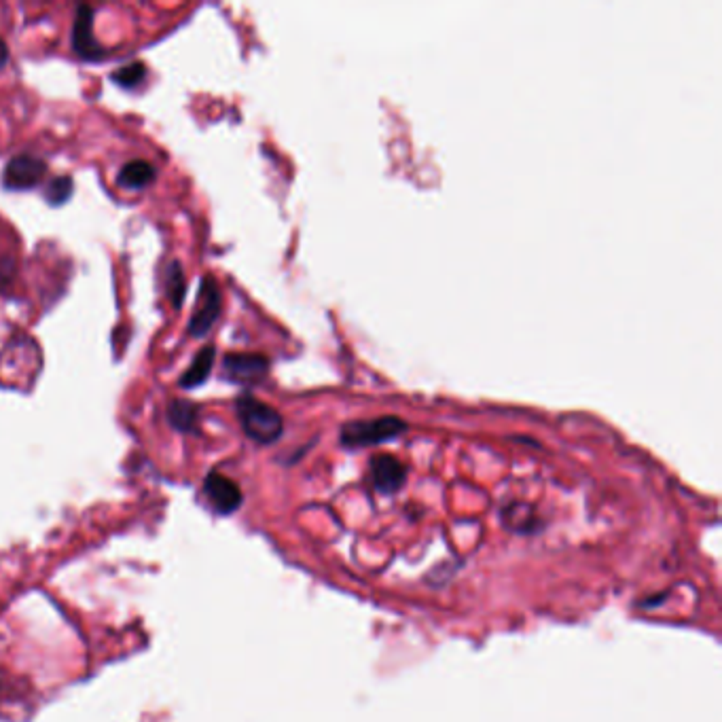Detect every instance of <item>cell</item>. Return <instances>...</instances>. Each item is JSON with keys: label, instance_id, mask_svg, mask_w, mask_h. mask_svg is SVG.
I'll return each mask as SVG.
<instances>
[{"label": "cell", "instance_id": "3", "mask_svg": "<svg viewBox=\"0 0 722 722\" xmlns=\"http://www.w3.org/2000/svg\"><path fill=\"white\" fill-rule=\"evenodd\" d=\"M221 291L219 284L212 276H204L200 282V297H197V305L193 310L191 322H189V335L191 337H206L214 322L221 316Z\"/></svg>", "mask_w": 722, "mask_h": 722}, {"label": "cell", "instance_id": "2", "mask_svg": "<svg viewBox=\"0 0 722 722\" xmlns=\"http://www.w3.org/2000/svg\"><path fill=\"white\" fill-rule=\"evenodd\" d=\"M405 430H407L405 420L396 418V415H384V418L356 420V422L344 424L339 439L344 447L360 449V447H371V445H379V443H386L390 439L401 437Z\"/></svg>", "mask_w": 722, "mask_h": 722}, {"label": "cell", "instance_id": "10", "mask_svg": "<svg viewBox=\"0 0 722 722\" xmlns=\"http://www.w3.org/2000/svg\"><path fill=\"white\" fill-rule=\"evenodd\" d=\"M214 356H216V348L214 346H206L200 350V354L195 356L193 365L183 373V377L178 379L180 388H197L200 384H204L212 367H214Z\"/></svg>", "mask_w": 722, "mask_h": 722}, {"label": "cell", "instance_id": "1", "mask_svg": "<svg viewBox=\"0 0 722 722\" xmlns=\"http://www.w3.org/2000/svg\"><path fill=\"white\" fill-rule=\"evenodd\" d=\"M236 409L240 424L252 441L269 445L276 443L282 437L284 432L282 415L272 405H267L250 394H242L236 401Z\"/></svg>", "mask_w": 722, "mask_h": 722}, {"label": "cell", "instance_id": "11", "mask_svg": "<svg viewBox=\"0 0 722 722\" xmlns=\"http://www.w3.org/2000/svg\"><path fill=\"white\" fill-rule=\"evenodd\" d=\"M168 420L176 430L189 432L197 420V407L185 399H174L168 407Z\"/></svg>", "mask_w": 722, "mask_h": 722}, {"label": "cell", "instance_id": "15", "mask_svg": "<svg viewBox=\"0 0 722 722\" xmlns=\"http://www.w3.org/2000/svg\"><path fill=\"white\" fill-rule=\"evenodd\" d=\"M13 269H15V265L11 259H5V257L0 259V288H3L13 278Z\"/></svg>", "mask_w": 722, "mask_h": 722}, {"label": "cell", "instance_id": "8", "mask_svg": "<svg viewBox=\"0 0 722 722\" xmlns=\"http://www.w3.org/2000/svg\"><path fill=\"white\" fill-rule=\"evenodd\" d=\"M204 494L216 513L229 515L236 513L242 504V490L236 481L221 473H210L204 481Z\"/></svg>", "mask_w": 722, "mask_h": 722}, {"label": "cell", "instance_id": "7", "mask_svg": "<svg viewBox=\"0 0 722 722\" xmlns=\"http://www.w3.org/2000/svg\"><path fill=\"white\" fill-rule=\"evenodd\" d=\"M72 51L87 62H96L104 56V49L94 34V9L81 5L72 24Z\"/></svg>", "mask_w": 722, "mask_h": 722}, {"label": "cell", "instance_id": "6", "mask_svg": "<svg viewBox=\"0 0 722 722\" xmlns=\"http://www.w3.org/2000/svg\"><path fill=\"white\" fill-rule=\"evenodd\" d=\"M267 371L269 360L263 354H227L223 360L225 379L240 386L261 382Z\"/></svg>", "mask_w": 722, "mask_h": 722}, {"label": "cell", "instance_id": "12", "mask_svg": "<svg viewBox=\"0 0 722 722\" xmlns=\"http://www.w3.org/2000/svg\"><path fill=\"white\" fill-rule=\"evenodd\" d=\"M166 288H168V295L172 299V305L178 310L180 305H183V299H185V288H187V282H185V274H183V267H180L178 261H172L168 272H166Z\"/></svg>", "mask_w": 722, "mask_h": 722}, {"label": "cell", "instance_id": "5", "mask_svg": "<svg viewBox=\"0 0 722 722\" xmlns=\"http://www.w3.org/2000/svg\"><path fill=\"white\" fill-rule=\"evenodd\" d=\"M47 174V164L36 155L22 153L15 155L5 168V187L13 191H26L41 183Z\"/></svg>", "mask_w": 722, "mask_h": 722}, {"label": "cell", "instance_id": "9", "mask_svg": "<svg viewBox=\"0 0 722 722\" xmlns=\"http://www.w3.org/2000/svg\"><path fill=\"white\" fill-rule=\"evenodd\" d=\"M155 180V168L144 159H134L125 164L117 176V183L123 189H144Z\"/></svg>", "mask_w": 722, "mask_h": 722}, {"label": "cell", "instance_id": "4", "mask_svg": "<svg viewBox=\"0 0 722 722\" xmlns=\"http://www.w3.org/2000/svg\"><path fill=\"white\" fill-rule=\"evenodd\" d=\"M369 479L379 494L392 496L407 483V466L390 454H377L369 462Z\"/></svg>", "mask_w": 722, "mask_h": 722}, {"label": "cell", "instance_id": "14", "mask_svg": "<svg viewBox=\"0 0 722 722\" xmlns=\"http://www.w3.org/2000/svg\"><path fill=\"white\" fill-rule=\"evenodd\" d=\"M70 195H72V178L70 176L53 178L45 189V200L51 206H62Z\"/></svg>", "mask_w": 722, "mask_h": 722}, {"label": "cell", "instance_id": "13", "mask_svg": "<svg viewBox=\"0 0 722 722\" xmlns=\"http://www.w3.org/2000/svg\"><path fill=\"white\" fill-rule=\"evenodd\" d=\"M111 79H113L119 87L134 89V87H138L144 79H147V66H144L142 62H132V64H128V66H121L119 70H115Z\"/></svg>", "mask_w": 722, "mask_h": 722}, {"label": "cell", "instance_id": "16", "mask_svg": "<svg viewBox=\"0 0 722 722\" xmlns=\"http://www.w3.org/2000/svg\"><path fill=\"white\" fill-rule=\"evenodd\" d=\"M9 62V49H7V43L0 39V70H3Z\"/></svg>", "mask_w": 722, "mask_h": 722}]
</instances>
